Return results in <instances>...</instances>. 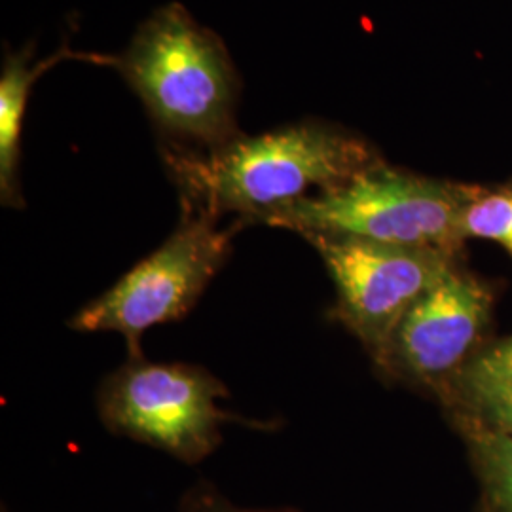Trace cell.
<instances>
[{"mask_svg": "<svg viewBox=\"0 0 512 512\" xmlns=\"http://www.w3.org/2000/svg\"><path fill=\"white\" fill-rule=\"evenodd\" d=\"M380 162L361 137L325 122H300L253 137L239 135L207 154L165 152L184 207L241 224L264 222L281 209L351 181Z\"/></svg>", "mask_w": 512, "mask_h": 512, "instance_id": "1", "label": "cell"}, {"mask_svg": "<svg viewBox=\"0 0 512 512\" xmlns=\"http://www.w3.org/2000/svg\"><path fill=\"white\" fill-rule=\"evenodd\" d=\"M114 65L165 131L209 150L239 137L238 76L230 55L181 4L152 14Z\"/></svg>", "mask_w": 512, "mask_h": 512, "instance_id": "2", "label": "cell"}, {"mask_svg": "<svg viewBox=\"0 0 512 512\" xmlns=\"http://www.w3.org/2000/svg\"><path fill=\"white\" fill-rule=\"evenodd\" d=\"M478 186L448 183L382 160L338 188L293 203L266 224L296 234H334L456 255L461 217Z\"/></svg>", "mask_w": 512, "mask_h": 512, "instance_id": "3", "label": "cell"}, {"mask_svg": "<svg viewBox=\"0 0 512 512\" xmlns=\"http://www.w3.org/2000/svg\"><path fill=\"white\" fill-rule=\"evenodd\" d=\"M234 228L184 207L175 232L107 293L97 296L69 321L78 332H118L129 357H145L141 338L148 329L183 319L226 262Z\"/></svg>", "mask_w": 512, "mask_h": 512, "instance_id": "4", "label": "cell"}, {"mask_svg": "<svg viewBox=\"0 0 512 512\" xmlns=\"http://www.w3.org/2000/svg\"><path fill=\"white\" fill-rule=\"evenodd\" d=\"M224 384L205 368L181 363H150L129 357L99 389V416L107 429L196 463L222 440L224 421H236L217 401Z\"/></svg>", "mask_w": 512, "mask_h": 512, "instance_id": "5", "label": "cell"}, {"mask_svg": "<svg viewBox=\"0 0 512 512\" xmlns=\"http://www.w3.org/2000/svg\"><path fill=\"white\" fill-rule=\"evenodd\" d=\"M302 238L323 258L336 285V319L363 342L380 366L404 315L456 268V255L439 249L334 234H304Z\"/></svg>", "mask_w": 512, "mask_h": 512, "instance_id": "6", "label": "cell"}, {"mask_svg": "<svg viewBox=\"0 0 512 512\" xmlns=\"http://www.w3.org/2000/svg\"><path fill=\"white\" fill-rule=\"evenodd\" d=\"M492 293L452 268L404 315L382 368L439 387L456 374L486 329Z\"/></svg>", "mask_w": 512, "mask_h": 512, "instance_id": "7", "label": "cell"}, {"mask_svg": "<svg viewBox=\"0 0 512 512\" xmlns=\"http://www.w3.org/2000/svg\"><path fill=\"white\" fill-rule=\"evenodd\" d=\"M67 57H82V54L59 50L54 57L38 61L33 67L27 52L10 55L4 61L0 76V196L4 205H23L18 179L19 150L31 88L35 86L40 74L46 73Z\"/></svg>", "mask_w": 512, "mask_h": 512, "instance_id": "8", "label": "cell"}, {"mask_svg": "<svg viewBox=\"0 0 512 512\" xmlns=\"http://www.w3.org/2000/svg\"><path fill=\"white\" fill-rule=\"evenodd\" d=\"M463 427L497 509L512 512V437L476 418Z\"/></svg>", "mask_w": 512, "mask_h": 512, "instance_id": "9", "label": "cell"}, {"mask_svg": "<svg viewBox=\"0 0 512 512\" xmlns=\"http://www.w3.org/2000/svg\"><path fill=\"white\" fill-rule=\"evenodd\" d=\"M463 238L490 239L512 256V183L476 188L461 217Z\"/></svg>", "mask_w": 512, "mask_h": 512, "instance_id": "10", "label": "cell"}, {"mask_svg": "<svg viewBox=\"0 0 512 512\" xmlns=\"http://www.w3.org/2000/svg\"><path fill=\"white\" fill-rule=\"evenodd\" d=\"M458 389L465 391L476 420L512 437V382L458 378Z\"/></svg>", "mask_w": 512, "mask_h": 512, "instance_id": "11", "label": "cell"}, {"mask_svg": "<svg viewBox=\"0 0 512 512\" xmlns=\"http://www.w3.org/2000/svg\"><path fill=\"white\" fill-rule=\"evenodd\" d=\"M458 378L512 382V338L480 351L465 370L459 372Z\"/></svg>", "mask_w": 512, "mask_h": 512, "instance_id": "12", "label": "cell"}, {"mask_svg": "<svg viewBox=\"0 0 512 512\" xmlns=\"http://www.w3.org/2000/svg\"><path fill=\"white\" fill-rule=\"evenodd\" d=\"M179 512H300L296 509H245L230 503L215 490L202 486L194 488L184 499Z\"/></svg>", "mask_w": 512, "mask_h": 512, "instance_id": "13", "label": "cell"}]
</instances>
